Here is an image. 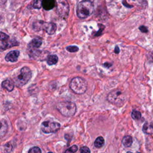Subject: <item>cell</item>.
Wrapping results in <instances>:
<instances>
[{
  "mask_svg": "<svg viewBox=\"0 0 153 153\" xmlns=\"http://www.w3.org/2000/svg\"><path fill=\"white\" fill-rule=\"evenodd\" d=\"M56 109L63 116L71 117L75 114L76 106L72 102L64 101L58 103L56 105Z\"/></svg>",
  "mask_w": 153,
  "mask_h": 153,
  "instance_id": "3957f363",
  "label": "cell"
},
{
  "mask_svg": "<svg viewBox=\"0 0 153 153\" xmlns=\"http://www.w3.org/2000/svg\"><path fill=\"white\" fill-rule=\"evenodd\" d=\"M2 87L6 89L8 91H11L14 87V83L11 79H5L2 82Z\"/></svg>",
  "mask_w": 153,
  "mask_h": 153,
  "instance_id": "7c38bea8",
  "label": "cell"
},
{
  "mask_svg": "<svg viewBox=\"0 0 153 153\" xmlns=\"http://www.w3.org/2000/svg\"><path fill=\"white\" fill-rule=\"evenodd\" d=\"M1 19V15H0V20Z\"/></svg>",
  "mask_w": 153,
  "mask_h": 153,
  "instance_id": "f546056e",
  "label": "cell"
},
{
  "mask_svg": "<svg viewBox=\"0 0 153 153\" xmlns=\"http://www.w3.org/2000/svg\"><path fill=\"white\" fill-rule=\"evenodd\" d=\"M20 52L18 50H13L7 54L5 57V59L7 62H15L17 60L19 56Z\"/></svg>",
  "mask_w": 153,
  "mask_h": 153,
  "instance_id": "30bf717a",
  "label": "cell"
},
{
  "mask_svg": "<svg viewBox=\"0 0 153 153\" xmlns=\"http://www.w3.org/2000/svg\"><path fill=\"white\" fill-rule=\"evenodd\" d=\"M42 40L39 38H34L33 39L29 44V46L33 48H38L42 44Z\"/></svg>",
  "mask_w": 153,
  "mask_h": 153,
  "instance_id": "2e32d148",
  "label": "cell"
},
{
  "mask_svg": "<svg viewBox=\"0 0 153 153\" xmlns=\"http://www.w3.org/2000/svg\"><path fill=\"white\" fill-rule=\"evenodd\" d=\"M57 11L59 15L63 18L66 19L69 15V6L66 0H56V1Z\"/></svg>",
  "mask_w": 153,
  "mask_h": 153,
  "instance_id": "8992f818",
  "label": "cell"
},
{
  "mask_svg": "<svg viewBox=\"0 0 153 153\" xmlns=\"http://www.w3.org/2000/svg\"><path fill=\"white\" fill-rule=\"evenodd\" d=\"M28 153H41V150L39 147L34 146L29 150Z\"/></svg>",
  "mask_w": 153,
  "mask_h": 153,
  "instance_id": "603a6c76",
  "label": "cell"
},
{
  "mask_svg": "<svg viewBox=\"0 0 153 153\" xmlns=\"http://www.w3.org/2000/svg\"><path fill=\"white\" fill-rule=\"evenodd\" d=\"M139 30L142 32H143V33H146L148 32V29L144 26H140L139 27Z\"/></svg>",
  "mask_w": 153,
  "mask_h": 153,
  "instance_id": "484cf974",
  "label": "cell"
},
{
  "mask_svg": "<svg viewBox=\"0 0 153 153\" xmlns=\"http://www.w3.org/2000/svg\"><path fill=\"white\" fill-rule=\"evenodd\" d=\"M43 0H34L33 2V7L36 9H39L42 7V2Z\"/></svg>",
  "mask_w": 153,
  "mask_h": 153,
  "instance_id": "ffe728a7",
  "label": "cell"
},
{
  "mask_svg": "<svg viewBox=\"0 0 153 153\" xmlns=\"http://www.w3.org/2000/svg\"><path fill=\"white\" fill-rule=\"evenodd\" d=\"M56 5V0H43L42 7L45 10H50Z\"/></svg>",
  "mask_w": 153,
  "mask_h": 153,
  "instance_id": "8fae6325",
  "label": "cell"
},
{
  "mask_svg": "<svg viewBox=\"0 0 153 153\" xmlns=\"http://www.w3.org/2000/svg\"><path fill=\"white\" fill-rule=\"evenodd\" d=\"M32 72L30 69L26 66L23 67L19 73L14 77L13 82L14 84L18 87H21L25 85L31 78Z\"/></svg>",
  "mask_w": 153,
  "mask_h": 153,
  "instance_id": "7a4b0ae2",
  "label": "cell"
},
{
  "mask_svg": "<svg viewBox=\"0 0 153 153\" xmlns=\"http://www.w3.org/2000/svg\"><path fill=\"white\" fill-rule=\"evenodd\" d=\"M94 11L93 3L88 0L79 2L76 7V14L80 19H84L91 16Z\"/></svg>",
  "mask_w": 153,
  "mask_h": 153,
  "instance_id": "6da1fadb",
  "label": "cell"
},
{
  "mask_svg": "<svg viewBox=\"0 0 153 153\" xmlns=\"http://www.w3.org/2000/svg\"><path fill=\"white\" fill-rule=\"evenodd\" d=\"M66 48L67 51H68L69 52H71V53L76 52L79 50L78 47L75 46V45H69V46L67 47Z\"/></svg>",
  "mask_w": 153,
  "mask_h": 153,
  "instance_id": "7402d4cb",
  "label": "cell"
},
{
  "mask_svg": "<svg viewBox=\"0 0 153 153\" xmlns=\"http://www.w3.org/2000/svg\"><path fill=\"white\" fill-rule=\"evenodd\" d=\"M60 127V124L59 123L45 121L41 124V130L45 133H51L56 132L59 130Z\"/></svg>",
  "mask_w": 153,
  "mask_h": 153,
  "instance_id": "52a82bcc",
  "label": "cell"
},
{
  "mask_svg": "<svg viewBox=\"0 0 153 153\" xmlns=\"http://www.w3.org/2000/svg\"><path fill=\"white\" fill-rule=\"evenodd\" d=\"M57 29L56 25L54 23L50 22H44L42 25V30H44L49 35H53L55 33L56 30Z\"/></svg>",
  "mask_w": 153,
  "mask_h": 153,
  "instance_id": "9c48e42d",
  "label": "cell"
},
{
  "mask_svg": "<svg viewBox=\"0 0 153 153\" xmlns=\"http://www.w3.org/2000/svg\"><path fill=\"white\" fill-rule=\"evenodd\" d=\"M69 87L75 93L81 94L85 92L87 88V83L82 78L77 76L71 80Z\"/></svg>",
  "mask_w": 153,
  "mask_h": 153,
  "instance_id": "277c9868",
  "label": "cell"
},
{
  "mask_svg": "<svg viewBox=\"0 0 153 153\" xmlns=\"http://www.w3.org/2000/svg\"><path fill=\"white\" fill-rule=\"evenodd\" d=\"M114 51H115V53H117V54L119 53V52H120V48H119V47H118V46H116V47H115V50H114Z\"/></svg>",
  "mask_w": 153,
  "mask_h": 153,
  "instance_id": "4316f807",
  "label": "cell"
},
{
  "mask_svg": "<svg viewBox=\"0 0 153 153\" xmlns=\"http://www.w3.org/2000/svg\"><path fill=\"white\" fill-rule=\"evenodd\" d=\"M58 61V57L54 54V55H50L47 60V63L49 65H53L57 63Z\"/></svg>",
  "mask_w": 153,
  "mask_h": 153,
  "instance_id": "e0dca14e",
  "label": "cell"
},
{
  "mask_svg": "<svg viewBox=\"0 0 153 153\" xmlns=\"http://www.w3.org/2000/svg\"><path fill=\"white\" fill-rule=\"evenodd\" d=\"M3 129H5L6 130L7 129L6 123H4V121H0V131H1Z\"/></svg>",
  "mask_w": 153,
  "mask_h": 153,
  "instance_id": "d4e9b609",
  "label": "cell"
},
{
  "mask_svg": "<svg viewBox=\"0 0 153 153\" xmlns=\"http://www.w3.org/2000/svg\"><path fill=\"white\" fill-rule=\"evenodd\" d=\"M133 143V139L130 136H125L122 140V143L125 147H130Z\"/></svg>",
  "mask_w": 153,
  "mask_h": 153,
  "instance_id": "4fadbf2b",
  "label": "cell"
},
{
  "mask_svg": "<svg viewBox=\"0 0 153 153\" xmlns=\"http://www.w3.org/2000/svg\"><path fill=\"white\" fill-rule=\"evenodd\" d=\"M105 143V140L103 137L99 136L97 137L94 141V146L97 148H102Z\"/></svg>",
  "mask_w": 153,
  "mask_h": 153,
  "instance_id": "ac0fdd59",
  "label": "cell"
},
{
  "mask_svg": "<svg viewBox=\"0 0 153 153\" xmlns=\"http://www.w3.org/2000/svg\"><path fill=\"white\" fill-rule=\"evenodd\" d=\"M48 153H53V152H48Z\"/></svg>",
  "mask_w": 153,
  "mask_h": 153,
  "instance_id": "4dcf8cb0",
  "label": "cell"
},
{
  "mask_svg": "<svg viewBox=\"0 0 153 153\" xmlns=\"http://www.w3.org/2000/svg\"><path fill=\"white\" fill-rule=\"evenodd\" d=\"M127 153H132V152L130 151H128V152H127Z\"/></svg>",
  "mask_w": 153,
  "mask_h": 153,
  "instance_id": "f1b7e54d",
  "label": "cell"
},
{
  "mask_svg": "<svg viewBox=\"0 0 153 153\" xmlns=\"http://www.w3.org/2000/svg\"><path fill=\"white\" fill-rule=\"evenodd\" d=\"M108 100L113 105L118 106H122L126 102V96L121 90L115 89L111 91L108 95Z\"/></svg>",
  "mask_w": 153,
  "mask_h": 153,
  "instance_id": "5b68a950",
  "label": "cell"
},
{
  "mask_svg": "<svg viewBox=\"0 0 153 153\" xmlns=\"http://www.w3.org/2000/svg\"><path fill=\"white\" fill-rule=\"evenodd\" d=\"M44 21L42 20H36L33 23V29L35 31H39L42 30V25L44 23Z\"/></svg>",
  "mask_w": 153,
  "mask_h": 153,
  "instance_id": "9a60e30c",
  "label": "cell"
},
{
  "mask_svg": "<svg viewBox=\"0 0 153 153\" xmlns=\"http://www.w3.org/2000/svg\"><path fill=\"white\" fill-rule=\"evenodd\" d=\"M103 65H104L105 66H106V67H107V68H109V66H111L112 65L111 64H110V63H104Z\"/></svg>",
  "mask_w": 153,
  "mask_h": 153,
  "instance_id": "83f0119b",
  "label": "cell"
},
{
  "mask_svg": "<svg viewBox=\"0 0 153 153\" xmlns=\"http://www.w3.org/2000/svg\"><path fill=\"white\" fill-rule=\"evenodd\" d=\"M143 131L148 134H151L152 133V126L149 123L146 122L142 127Z\"/></svg>",
  "mask_w": 153,
  "mask_h": 153,
  "instance_id": "5bb4252c",
  "label": "cell"
},
{
  "mask_svg": "<svg viewBox=\"0 0 153 153\" xmlns=\"http://www.w3.org/2000/svg\"><path fill=\"white\" fill-rule=\"evenodd\" d=\"M81 153H90V149L87 146H82L80 149Z\"/></svg>",
  "mask_w": 153,
  "mask_h": 153,
  "instance_id": "cb8c5ba5",
  "label": "cell"
},
{
  "mask_svg": "<svg viewBox=\"0 0 153 153\" xmlns=\"http://www.w3.org/2000/svg\"><path fill=\"white\" fill-rule=\"evenodd\" d=\"M9 39L10 38L8 35L0 32V50L4 51L8 48L18 45L17 44L13 43L12 41H10Z\"/></svg>",
  "mask_w": 153,
  "mask_h": 153,
  "instance_id": "ba28073f",
  "label": "cell"
},
{
  "mask_svg": "<svg viewBox=\"0 0 153 153\" xmlns=\"http://www.w3.org/2000/svg\"><path fill=\"white\" fill-rule=\"evenodd\" d=\"M131 117L134 120H140L141 118V113L139 111L134 110L131 113Z\"/></svg>",
  "mask_w": 153,
  "mask_h": 153,
  "instance_id": "d6986e66",
  "label": "cell"
},
{
  "mask_svg": "<svg viewBox=\"0 0 153 153\" xmlns=\"http://www.w3.org/2000/svg\"><path fill=\"white\" fill-rule=\"evenodd\" d=\"M78 150V146L75 145H72V146H71L70 148H69L68 149H67L65 153H75V152H76V151Z\"/></svg>",
  "mask_w": 153,
  "mask_h": 153,
  "instance_id": "44dd1931",
  "label": "cell"
},
{
  "mask_svg": "<svg viewBox=\"0 0 153 153\" xmlns=\"http://www.w3.org/2000/svg\"><path fill=\"white\" fill-rule=\"evenodd\" d=\"M137 153H140V152H137Z\"/></svg>",
  "mask_w": 153,
  "mask_h": 153,
  "instance_id": "1f68e13d",
  "label": "cell"
}]
</instances>
